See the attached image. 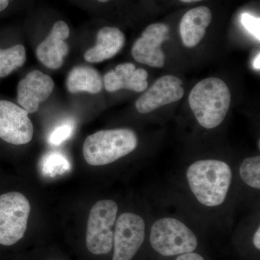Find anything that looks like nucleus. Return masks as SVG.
Segmentation results:
<instances>
[{
  "mask_svg": "<svg viewBox=\"0 0 260 260\" xmlns=\"http://www.w3.org/2000/svg\"><path fill=\"white\" fill-rule=\"evenodd\" d=\"M186 180L197 200L208 208H217L226 200L233 179L232 168L218 159L197 160L186 169Z\"/></svg>",
  "mask_w": 260,
  "mask_h": 260,
  "instance_id": "obj_1",
  "label": "nucleus"
},
{
  "mask_svg": "<svg viewBox=\"0 0 260 260\" xmlns=\"http://www.w3.org/2000/svg\"><path fill=\"white\" fill-rule=\"evenodd\" d=\"M231 93L226 83L217 78L201 80L191 90L189 104L197 121L205 129L222 124L231 105Z\"/></svg>",
  "mask_w": 260,
  "mask_h": 260,
  "instance_id": "obj_2",
  "label": "nucleus"
},
{
  "mask_svg": "<svg viewBox=\"0 0 260 260\" xmlns=\"http://www.w3.org/2000/svg\"><path fill=\"white\" fill-rule=\"evenodd\" d=\"M138 145V136L133 130L127 128L101 130L85 139L83 156L89 165L102 167L133 153Z\"/></svg>",
  "mask_w": 260,
  "mask_h": 260,
  "instance_id": "obj_3",
  "label": "nucleus"
},
{
  "mask_svg": "<svg viewBox=\"0 0 260 260\" xmlns=\"http://www.w3.org/2000/svg\"><path fill=\"white\" fill-rule=\"evenodd\" d=\"M150 243L154 250L164 256L193 252L198 246L194 233L172 217H164L154 222L150 229Z\"/></svg>",
  "mask_w": 260,
  "mask_h": 260,
  "instance_id": "obj_4",
  "label": "nucleus"
},
{
  "mask_svg": "<svg viewBox=\"0 0 260 260\" xmlns=\"http://www.w3.org/2000/svg\"><path fill=\"white\" fill-rule=\"evenodd\" d=\"M118 205L112 200H102L94 204L87 224L86 246L95 255H104L112 251Z\"/></svg>",
  "mask_w": 260,
  "mask_h": 260,
  "instance_id": "obj_5",
  "label": "nucleus"
},
{
  "mask_svg": "<svg viewBox=\"0 0 260 260\" xmlns=\"http://www.w3.org/2000/svg\"><path fill=\"white\" fill-rule=\"evenodd\" d=\"M30 203L18 191L0 195V244L10 246L18 242L26 232Z\"/></svg>",
  "mask_w": 260,
  "mask_h": 260,
  "instance_id": "obj_6",
  "label": "nucleus"
},
{
  "mask_svg": "<svg viewBox=\"0 0 260 260\" xmlns=\"http://www.w3.org/2000/svg\"><path fill=\"white\" fill-rule=\"evenodd\" d=\"M146 225L143 217L134 213L121 214L114 226L112 260H132L144 242Z\"/></svg>",
  "mask_w": 260,
  "mask_h": 260,
  "instance_id": "obj_7",
  "label": "nucleus"
},
{
  "mask_svg": "<svg viewBox=\"0 0 260 260\" xmlns=\"http://www.w3.org/2000/svg\"><path fill=\"white\" fill-rule=\"evenodd\" d=\"M34 126L28 113L14 103L0 100V138L20 145L31 141Z\"/></svg>",
  "mask_w": 260,
  "mask_h": 260,
  "instance_id": "obj_8",
  "label": "nucleus"
},
{
  "mask_svg": "<svg viewBox=\"0 0 260 260\" xmlns=\"http://www.w3.org/2000/svg\"><path fill=\"white\" fill-rule=\"evenodd\" d=\"M169 28L166 24L153 23L148 25L132 48V55L142 64L153 68H162L165 64V54L161 46L169 39Z\"/></svg>",
  "mask_w": 260,
  "mask_h": 260,
  "instance_id": "obj_9",
  "label": "nucleus"
},
{
  "mask_svg": "<svg viewBox=\"0 0 260 260\" xmlns=\"http://www.w3.org/2000/svg\"><path fill=\"white\" fill-rule=\"evenodd\" d=\"M183 82L173 75L158 78L135 102L140 114H148L164 106L177 102L184 96Z\"/></svg>",
  "mask_w": 260,
  "mask_h": 260,
  "instance_id": "obj_10",
  "label": "nucleus"
},
{
  "mask_svg": "<svg viewBox=\"0 0 260 260\" xmlns=\"http://www.w3.org/2000/svg\"><path fill=\"white\" fill-rule=\"evenodd\" d=\"M54 82L49 75L39 70H32L19 82L17 100L27 112H37L41 103L45 102L52 93Z\"/></svg>",
  "mask_w": 260,
  "mask_h": 260,
  "instance_id": "obj_11",
  "label": "nucleus"
},
{
  "mask_svg": "<svg viewBox=\"0 0 260 260\" xmlns=\"http://www.w3.org/2000/svg\"><path fill=\"white\" fill-rule=\"evenodd\" d=\"M70 36V28L63 20L56 22L49 36L37 49L38 59L51 70L60 68L69 53V46L65 42Z\"/></svg>",
  "mask_w": 260,
  "mask_h": 260,
  "instance_id": "obj_12",
  "label": "nucleus"
},
{
  "mask_svg": "<svg viewBox=\"0 0 260 260\" xmlns=\"http://www.w3.org/2000/svg\"><path fill=\"white\" fill-rule=\"evenodd\" d=\"M148 74L146 70L136 69L133 63H124L108 72L104 76V87L108 92H116L121 89L143 92L148 88Z\"/></svg>",
  "mask_w": 260,
  "mask_h": 260,
  "instance_id": "obj_13",
  "label": "nucleus"
},
{
  "mask_svg": "<svg viewBox=\"0 0 260 260\" xmlns=\"http://www.w3.org/2000/svg\"><path fill=\"white\" fill-rule=\"evenodd\" d=\"M212 20V13L205 6L198 7L186 12L180 23V36L187 48L196 47L203 40Z\"/></svg>",
  "mask_w": 260,
  "mask_h": 260,
  "instance_id": "obj_14",
  "label": "nucleus"
},
{
  "mask_svg": "<svg viewBox=\"0 0 260 260\" xmlns=\"http://www.w3.org/2000/svg\"><path fill=\"white\" fill-rule=\"evenodd\" d=\"M125 43L124 34L114 27H104L98 32L96 44L85 53V60L99 63L114 57Z\"/></svg>",
  "mask_w": 260,
  "mask_h": 260,
  "instance_id": "obj_15",
  "label": "nucleus"
},
{
  "mask_svg": "<svg viewBox=\"0 0 260 260\" xmlns=\"http://www.w3.org/2000/svg\"><path fill=\"white\" fill-rule=\"evenodd\" d=\"M66 87L70 93H99L103 88L102 78L92 67L77 66L68 74Z\"/></svg>",
  "mask_w": 260,
  "mask_h": 260,
  "instance_id": "obj_16",
  "label": "nucleus"
},
{
  "mask_svg": "<svg viewBox=\"0 0 260 260\" xmlns=\"http://www.w3.org/2000/svg\"><path fill=\"white\" fill-rule=\"evenodd\" d=\"M26 60V51L21 44L8 49H0V78H5L23 66Z\"/></svg>",
  "mask_w": 260,
  "mask_h": 260,
  "instance_id": "obj_17",
  "label": "nucleus"
},
{
  "mask_svg": "<svg viewBox=\"0 0 260 260\" xmlns=\"http://www.w3.org/2000/svg\"><path fill=\"white\" fill-rule=\"evenodd\" d=\"M239 175L244 184L253 189H260V156L246 158L239 167Z\"/></svg>",
  "mask_w": 260,
  "mask_h": 260,
  "instance_id": "obj_18",
  "label": "nucleus"
},
{
  "mask_svg": "<svg viewBox=\"0 0 260 260\" xmlns=\"http://www.w3.org/2000/svg\"><path fill=\"white\" fill-rule=\"evenodd\" d=\"M70 165L68 160L62 155L57 153H51L47 155L44 162V169L48 174H57L61 172H64L69 169Z\"/></svg>",
  "mask_w": 260,
  "mask_h": 260,
  "instance_id": "obj_19",
  "label": "nucleus"
},
{
  "mask_svg": "<svg viewBox=\"0 0 260 260\" xmlns=\"http://www.w3.org/2000/svg\"><path fill=\"white\" fill-rule=\"evenodd\" d=\"M74 126L70 123L56 127L49 137V143L51 145H59L72 136Z\"/></svg>",
  "mask_w": 260,
  "mask_h": 260,
  "instance_id": "obj_20",
  "label": "nucleus"
},
{
  "mask_svg": "<svg viewBox=\"0 0 260 260\" xmlns=\"http://www.w3.org/2000/svg\"><path fill=\"white\" fill-rule=\"evenodd\" d=\"M241 21L244 28L259 42L260 39V20L259 18H255L249 14V13H243L241 16Z\"/></svg>",
  "mask_w": 260,
  "mask_h": 260,
  "instance_id": "obj_21",
  "label": "nucleus"
},
{
  "mask_svg": "<svg viewBox=\"0 0 260 260\" xmlns=\"http://www.w3.org/2000/svg\"><path fill=\"white\" fill-rule=\"evenodd\" d=\"M176 260H205V259L200 254L193 251V252L181 254L177 256Z\"/></svg>",
  "mask_w": 260,
  "mask_h": 260,
  "instance_id": "obj_22",
  "label": "nucleus"
},
{
  "mask_svg": "<svg viewBox=\"0 0 260 260\" xmlns=\"http://www.w3.org/2000/svg\"><path fill=\"white\" fill-rule=\"evenodd\" d=\"M253 244L256 249H260V227H258L253 235Z\"/></svg>",
  "mask_w": 260,
  "mask_h": 260,
  "instance_id": "obj_23",
  "label": "nucleus"
},
{
  "mask_svg": "<svg viewBox=\"0 0 260 260\" xmlns=\"http://www.w3.org/2000/svg\"><path fill=\"white\" fill-rule=\"evenodd\" d=\"M259 60V53H258V54L256 55L255 59H254V61H253V67H254V69L258 70V71H259L260 68Z\"/></svg>",
  "mask_w": 260,
  "mask_h": 260,
  "instance_id": "obj_24",
  "label": "nucleus"
},
{
  "mask_svg": "<svg viewBox=\"0 0 260 260\" xmlns=\"http://www.w3.org/2000/svg\"><path fill=\"white\" fill-rule=\"evenodd\" d=\"M10 0H0V12L3 11L9 5Z\"/></svg>",
  "mask_w": 260,
  "mask_h": 260,
  "instance_id": "obj_25",
  "label": "nucleus"
},
{
  "mask_svg": "<svg viewBox=\"0 0 260 260\" xmlns=\"http://www.w3.org/2000/svg\"><path fill=\"white\" fill-rule=\"evenodd\" d=\"M181 2L184 3H197V2L203 1V0H180Z\"/></svg>",
  "mask_w": 260,
  "mask_h": 260,
  "instance_id": "obj_26",
  "label": "nucleus"
},
{
  "mask_svg": "<svg viewBox=\"0 0 260 260\" xmlns=\"http://www.w3.org/2000/svg\"><path fill=\"white\" fill-rule=\"evenodd\" d=\"M97 1L100 2V3H107V2L110 1V0H97Z\"/></svg>",
  "mask_w": 260,
  "mask_h": 260,
  "instance_id": "obj_27",
  "label": "nucleus"
}]
</instances>
